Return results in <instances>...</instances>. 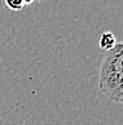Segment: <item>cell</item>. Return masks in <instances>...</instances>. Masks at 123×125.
<instances>
[{
	"mask_svg": "<svg viewBox=\"0 0 123 125\" xmlns=\"http://www.w3.org/2000/svg\"><path fill=\"white\" fill-rule=\"evenodd\" d=\"M98 90L111 101L123 104V41L105 52L99 66Z\"/></svg>",
	"mask_w": 123,
	"mask_h": 125,
	"instance_id": "1",
	"label": "cell"
},
{
	"mask_svg": "<svg viewBox=\"0 0 123 125\" xmlns=\"http://www.w3.org/2000/svg\"><path fill=\"white\" fill-rule=\"evenodd\" d=\"M115 45H117V40H115V36L113 34V32H104L101 34V37H99V48L104 52L111 50Z\"/></svg>",
	"mask_w": 123,
	"mask_h": 125,
	"instance_id": "2",
	"label": "cell"
},
{
	"mask_svg": "<svg viewBox=\"0 0 123 125\" xmlns=\"http://www.w3.org/2000/svg\"><path fill=\"white\" fill-rule=\"evenodd\" d=\"M33 4V1H26V0H5V5L11 11H21L26 5Z\"/></svg>",
	"mask_w": 123,
	"mask_h": 125,
	"instance_id": "3",
	"label": "cell"
}]
</instances>
